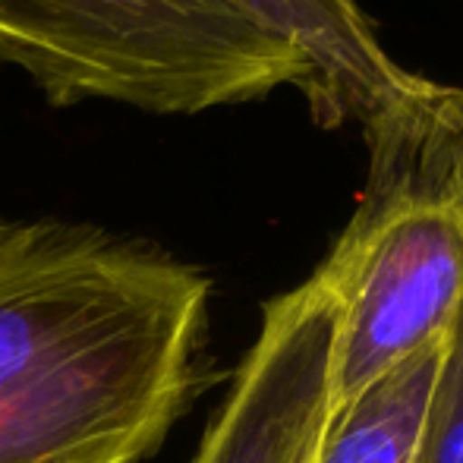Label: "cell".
<instances>
[{
	"label": "cell",
	"mask_w": 463,
	"mask_h": 463,
	"mask_svg": "<svg viewBox=\"0 0 463 463\" xmlns=\"http://www.w3.org/2000/svg\"><path fill=\"white\" fill-rule=\"evenodd\" d=\"M290 42L316 73L309 117L318 129L363 127L416 95L429 76L407 70L384 48L360 0H227Z\"/></svg>",
	"instance_id": "obj_4"
},
{
	"label": "cell",
	"mask_w": 463,
	"mask_h": 463,
	"mask_svg": "<svg viewBox=\"0 0 463 463\" xmlns=\"http://www.w3.org/2000/svg\"><path fill=\"white\" fill-rule=\"evenodd\" d=\"M416 463H463V331L454 328Z\"/></svg>",
	"instance_id": "obj_6"
},
{
	"label": "cell",
	"mask_w": 463,
	"mask_h": 463,
	"mask_svg": "<svg viewBox=\"0 0 463 463\" xmlns=\"http://www.w3.org/2000/svg\"><path fill=\"white\" fill-rule=\"evenodd\" d=\"M331 335L335 312L316 275L269 299L193 463H312L328 420Z\"/></svg>",
	"instance_id": "obj_3"
},
{
	"label": "cell",
	"mask_w": 463,
	"mask_h": 463,
	"mask_svg": "<svg viewBox=\"0 0 463 463\" xmlns=\"http://www.w3.org/2000/svg\"><path fill=\"white\" fill-rule=\"evenodd\" d=\"M458 328L463 331V312H460V322H458Z\"/></svg>",
	"instance_id": "obj_8"
},
{
	"label": "cell",
	"mask_w": 463,
	"mask_h": 463,
	"mask_svg": "<svg viewBox=\"0 0 463 463\" xmlns=\"http://www.w3.org/2000/svg\"><path fill=\"white\" fill-rule=\"evenodd\" d=\"M0 67L57 108L193 117L278 89L316 98L312 63L227 0H0Z\"/></svg>",
	"instance_id": "obj_2"
},
{
	"label": "cell",
	"mask_w": 463,
	"mask_h": 463,
	"mask_svg": "<svg viewBox=\"0 0 463 463\" xmlns=\"http://www.w3.org/2000/svg\"><path fill=\"white\" fill-rule=\"evenodd\" d=\"M448 344L401 363L331 413L312 463H416Z\"/></svg>",
	"instance_id": "obj_5"
},
{
	"label": "cell",
	"mask_w": 463,
	"mask_h": 463,
	"mask_svg": "<svg viewBox=\"0 0 463 463\" xmlns=\"http://www.w3.org/2000/svg\"><path fill=\"white\" fill-rule=\"evenodd\" d=\"M6 227H10V221H0V237L6 233Z\"/></svg>",
	"instance_id": "obj_7"
},
{
	"label": "cell",
	"mask_w": 463,
	"mask_h": 463,
	"mask_svg": "<svg viewBox=\"0 0 463 463\" xmlns=\"http://www.w3.org/2000/svg\"><path fill=\"white\" fill-rule=\"evenodd\" d=\"M212 280L142 240L29 221L0 237V463H139L202 382Z\"/></svg>",
	"instance_id": "obj_1"
}]
</instances>
